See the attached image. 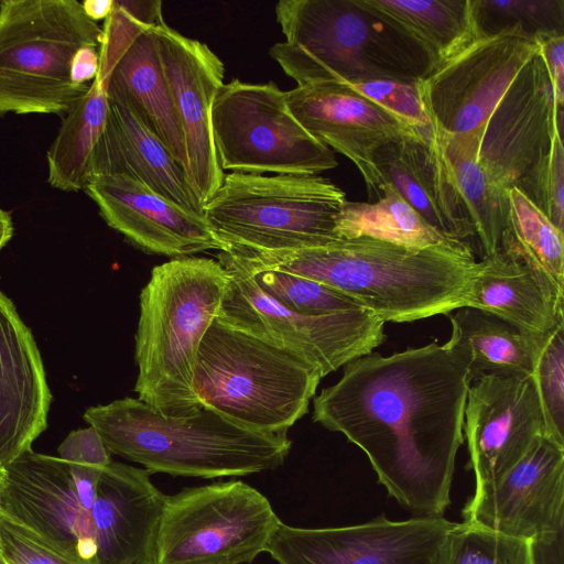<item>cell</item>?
Wrapping results in <instances>:
<instances>
[{"label":"cell","mask_w":564,"mask_h":564,"mask_svg":"<svg viewBox=\"0 0 564 564\" xmlns=\"http://www.w3.org/2000/svg\"><path fill=\"white\" fill-rule=\"evenodd\" d=\"M4 475H6L4 467L0 465V489H1L3 480H4Z\"/></svg>","instance_id":"45"},{"label":"cell","mask_w":564,"mask_h":564,"mask_svg":"<svg viewBox=\"0 0 564 564\" xmlns=\"http://www.w3.org/2000/svg\"><path fill=\"white\" fill-rule=\"evenodd\" d=\"M13 235V223L11 215L0 208V251L11 240Z\"/></svg>","instance_id":"44"},{"label":"cell","mask_w":564,"mask_h":564,"mask_svg":"<svg viewBox=\"0 0 564 564\" xmlns=\"http://www.w3.org/2000/svg\"><path fill=\"white\" fill-rule=\"evenodd\" d=\"M346 200L319 175L229 173L203 215L223 252H289L338 238L336 220Z\"/></svg>","instance_id":"8"},{"label":"cell","mask_w":564,"mask_h":564,"mask_svg":"<svg viewBox=\"0 0 564 564\" xmlns=\"http://www.w3.org/2000/svg\"><path fill=\"white\" fill-rule=\"evenodd\" d=\"M280 519L270 501L240 480L166 496L152 564H251Z\"/></svg>","instance_id":"9"},{"label":"cell","mask_w":564,"mask_h":564,"mask_svg":"<svg viewBox=\"0 0 564 564\" xmlns=\"http://www.w3.org/2000/svg\"><path fill=\"white\" fill-rule=\"evenodd\" d=\"M150 475L112 460L104 469L91 508L98 564H152L166 495Z\"/></svg>","instance_id":"22"},{"label":"cell","mask_w":564,"mask_h":564,"mask_svg":"<svg viewBox=\"0 0 564 564\" xmlns=\"http://www.w3.org/2000/svg\"><path fill=\"white\" fill-rule=\"evenodd\" d=\"M4 471L2 511L64 553L98 564L91 510L67 462L31 449Z\"/></svg>","instance_id":"19"},{"label":"cell","mask_w":564,"mask_h":564,"mask_svg":"<svg viewBox=\"0 0 564 564\" xmlns=\"http://www.w3.org/2000/svg\"><path fill=\"white\" fill-rule=\"evenodd\" d=\"M550 76L554 102L557 110H563L564 102V33L551 32L534 36Z\"/></svg>","instance_id":"41"},{"label":"cell","mask_w":564,"mask_h":564,"mask_svg":"<svg viewBox=\"0 0 564 564\" xmlns=\"http://www.w3.org/2000/svg\"><path fill=\"white\" fill-rule=\"evenodd\" d=\"M235 259L248 269L264 293L293 312L328 315L364 308L351 299L319 282L278 269H253Z\"/></svg>","instance_id":"34"},{"label":"cell","mask_w":564,"mask_h":564,"mask_svg":"<svg viewBox=\"0 0 564 564\" xmlns=\"http://www.w3.org/2000/svg\"><path fill=\"white\" fill-rule=\"evenodd\" d=\"M99 70V52L97 47L87 46L82 48L75 56L72 74L78 85H87L94 80Z\"/></svg>","instance_id":"42"},{"label":"cell","mask_w":564,"mask_h":564,"mask_svg":"<svg viewBox=\"0 0 564 564\" xmlns=\"http://www.w3.org/2000/svg\"><path fill=\"white\" fill-rule=\"evenodd\" d=\"M0 564H7L6 561L2 558V556L0 555Z\"/></svg>","instance_id":"46"},{"label":"cell","mask_w":564,"mask_h":564,"mask_svg":"<svg viewBox=\"0 0 564 564\" xmlns=\"http://www.w3.org/2000/svg\"><path fill=\"white\" fill-rule=\"evenodd\" d=\"M107 79L99 67L87 93L63 117L46 153L47 182L54 188L78 192L93 178V154L108 115Z\"/></svg>","instance_id":"28"},{"label":"cell","mask_w":564,"mask_h":564,"mask_svg":"<svg viewBox=\"0 0 564 564\" xmlns=\"http://www.w3.org/2000/svg\"><path fill=\"white\" fill-rule=\"evenodd\" d=\"M212 130L223 171L318 175L338 165L334 152L292 115L286 91L272 82L224 84L213 105Z\"/></svg>","instance_id":"10"},{"label":"cell","mask_w":564,"mask_h":564,"mask_svg":"<svg viewBox=\"0 0 564 564\" xmlns=\"http://www.w3.org/2000/svg\"><path fill=\"white\" fill-rule=\"evenodd\" d=\"M531 376L545 434L564 446V322L541 335Z\"/></svg>","instance_id":"36"},{"label":"cell","mask_w":564,"mask_h":564,"mask_svg":"<svg viewBox=\"0 0 564 564\" xmlns=\"http://www.w3.org/2000/svg\"><path fill=\"white\" fill-rule=\"evenodd\" d=\"M286 102L313 138L356 165L370 203L380 199L388 185L375 162L377 151L403 139L426 138L345 83L296 86L286 91Z\"/></svg>","instance_id":"14"},{"label":"cell","mask_w":564,"mask_h":564,"mask_svg":"<svg viewBox=\"0 0 564 564\" xmlns=\"http://www.w3.org/2000/svg\"><path fill=\"white\" fill-rule=\"evenodd\" d=\"M514 186L563 231L564 147L561 130H555L549 152Z\"/></svg>","instance_id":"37"},{"label":"cell","mask_w":564,"mask_h":564,"mask_svg":"<svg viewBox=\"0 0 564 564\" xmlns=\"http://www.w3.org/2000/svg\"><path fill=\"white\" fill-rule=\"evenodd\" d=\"M217 258L228 280L215 319L294 352L317 368L322 378L386 340L384 322L369 310L328 315L293 312L264 293L235 258L223 251Z\"/></svg>","instance_id":"11"},{"label":"cell","mask_w":564,"mask_h":564,"mask_svg":"<svg viewBox=\"0 0 564 564\" xmlns=\"http://www.w3.org/2000/svg\"><path fill=\"white\" fill-rule=\"evenodd\" d=\"M462 516L535 545L563 540L564 446L538 437L507 474L470 497Z\"/></svg>","instance_id":"15"},{"label":"cell","mask_w":564,"mask_h":564,"mask_svg":"<svg viewBox=\"0 0 564 564\" xmlns=\"http://www.w3.org/2000/svg\"><path fill=\"white\" fill-rule=\"evenodd\" d=\"M52 393L31 329L0 291V465L32 449L46 430Z\"/></svg>","instance_id":"21"},{"label":"cell","mask_w":564,"mask_h":564,"mask_svg":"<svg viewBox=\"0 0 564 564\" xmlns=\"http://www.w3.org/2000/svg\"><path fill=\"white\" fill-rule=\"evenodd\" d=\"M275 18L285 41L269 55L297 86L419 82L437 65L419 41L362 0H281Z\"/></svg>","instance_id":"3"},{"label":"cell","mask_w":564,"mask_h":564,"mask_svg":"<svg viewBox=\"0 0 564 564\" xmlns=\"http://www.w3.org/2000/svg\"><path fill=\"white\" fill-rule=\"evenodd\" d=\"M227 280L218 260L174 258L154 267L141 291L134 391L164 416L188 417L202 409L193 390L194 368Z\"/></svg>","instance_id":"5"},{"label":"cell","mask_w":564,"mask_h":564,"mask_svg":"<svg viewBox=\"0 0 564 564\" xmlns=\"http://www.w3.org/2000/svg\"><path fill=\"white\" fill-rule=\"evenodd\" d=\"M538 53L534 37L519 24L477 36L417 82L432 121L448 133L476 132Z\"/></svg>","instance_id":"13"},{"label":"cell","mask_w":564,"mask_h":564,"mask_svg":"<svg viewBox=\"0 0 564 564\" xmlns=\"http://www.w3.org/2000/svg\"><path fill=\"white\" fill-rule=\"evenodd\" d=\"M375 162L384 181L431 226L448 238L463 241L445 203L426 138H408L386 144L377 151Z\"/></svg>","instance_id":"29"},{"label":"cell","mask_w":564,"mask_h":564,"mask_svg":"<svg viewBox=\"0 0 564 564\" xmlns=\"http://www.w3.org/2000/svg\"><path fill=\"white\" fill-rule=\"evenodd\" d=\"M85 13L95 22L106 20L112 11L113 0H86L82 2Z\"/></svg>","instance_id":"43"},{"label":"cell","mask_w":564,"mask_h":564,"mask_svg":"<svg viewBox=\"0 0 564 564\" xmlns=\"http://www.w3.org/2000/svg\"><path fill=\"white\" fill-rule=\"evenodd\" d=\"M230 256L253 269H278L319 282L384 323L447 315L465 306L479 267L467 245L413 249L368 237Z\"/></svg>","instance_id":"2"},{"label":"cell","mask_w":564,"mask_h":564,"mask_svg":"<svg viewBox=\"0 0 564 564\" xmlns=\"http://www.w3.org/2000/svg\"><path fill=\"white\" fill-rule=\"evenodd\" d=\"M563 130L545 64L538 53L518 74L477 134V161L505 193L549 152Z\"/></svg>","instance_id":"16"},{"label":"cell","mask_w":564,"mask_h":564,"mask_svg":"<svg viewBox=\"0 0 564 564\" xmlns=\"http://www.w3.org/2000/svg\"><path fill=\"white\" fill-rule=\"evenodd\" d=\"M447 315L452 333L444 346L464 365L470 383L486 375H532L542 334L469 306Z\"/></svg>","instance_id":"27"},{"label":"cell","mask_w":564,"mask_h":564,"mask_svg":"<svg viewBox=\"0 0 564 564\" xmlns=\"http://www.w3.org/2000/svg\"><path fill=\"white\" fill-rule=\"evenodd\" d=\"M106 70L108 99L126 102L186 174L184 135L162 69L153 28L137 34Z\"/></svg>","instance_id":"26"},{"label":"cell","mask_w":564,"mask_h":564,"mask_svg":"<svg viewBox=\"0 0 564 564\" xmlns=\"http://www.w3.org/2000/svg\"><path fill=\"white\" fill-rule=\"evenodd\" d=\"M350 86L410 127L429 133L432 120L424 107L417 82L379 79Z\"/></svg>","instance_id":"39"},{"label":"cell","mask_w":564,"mask_h":564,"mask_svg":"<svg viewBox=\"0 0 564 564\" xmlns=\"http://www.w3.org/2000/svg\"><path fill=\"white\" fill-rule=\"evenodd\" d=\"M426 142L463 241L476 240L481 258L496 253L501 245L505 193L494 188L477 161V134L448 133L432 121Z\"/></svg>","instance_id":"23"},{"label":"cell","mask_w":564,"mask_h":564,"mask_svg":"<svg viewBox=\"0 0 564 564\" xmlns=\"http://www.w3.org/2000/svg\"><path fill=\"white\" fill-rule=\"evenodd\" d=\"M469 386L464 365L444 345L372 351L347 362L341 378L314 397L313 421L358 446L402 508L443 516Z\"/></svg>","instance_id":"1"},{"label":"cell","mask_w":564,"mask_h":564,"mask_svg":"<svg viewBox=\"0 0 564 564\" xmlns=\"http://www.w3.org/2000/svg\"><path fill=\"white\" fill-rule=\"evenodd\" d=\"M0 546L7 564H91L54 547L1 509Z\"/></svg>","instance_id":"38"},{"label":"cell","mask_w":564,"mask_h":564,"mask_svg":"<svg viewBox=\"0 0 564 564\" xmlns=\"http://www.w3.org/2000/svg\"><path fill=\"white\" fill-rule=\"evenodd\" d=\"M321 372L294 352L215 319L198 348L200 404L246 429L288 433L308 409Z\"/></svg>","instance_id":"6"},{"label":"cell","mask_w":564,"mask_h":564,"mask_svg":"<svg viewBox=\"0 0 564 564\" xmlns=\"http://www.w3.org/2000/svg\"><path fill=\"white\" fill-rule=\"evenodd\" d=\"M464 437L473 470V495L497 481L545 434L532 376L486 375L470 383Z\"/></svg>","instance_id":"17"},{"label":"cell","mask_w":564,"mask_h":564,"mask_svg":"<svg viewBox=\"0 0 564 564\" xmlns=\"http://www.w3.org/2000/svg\"><path fill=\"white\" fill-rule=\"evenodd\" d=\"M456 522L443 516L345 527L299 528L279 521L267 550L279 564H442Z\"/></svg>","instance_id":"12"},{"label":"cell","mask_w":564,"mask_h":564,"mask_svg":"<svg viewBox=\"0 0 564 564\" xmlns=\"http://www.w3.org/2000/svg\"><path fill=\"white\" fill-rule=\"evenodd\" d=\"M93 177L123 175L176 205L203 215L183 167L123 101L108 99V115L91 162Z\"/></svg>","instance_id":"24"},{"label":"cell","mask_w":564,"mask_h":564,"mask_svg":"<svg viewBox=\"0 0 564 564\" xmlns=\"http://www.w3.org/2000/svg\"><path fill=\"white\" fill-rule=\"evenodd\" d=\"M84 191L109 227L148 253L174 259L223 251L204 215L176 205L138 181L97 175Z\"/></svg>","instance_id":"20"},{"label":"cell","mask_w":564,"mask_h":564,"mask_svg":"<svg viewBox=\"0 0 564 564\" xmlns=\"http://www.w3.org/2000/svg\"><path fill=\"white\" fill-rule=\"evenodd\" d=\"M500 250L564 289V236L518 187L505 192Z\"/></svg>","instance_id":"32"},{"label":"cell","mask_w":564,"mask_h":564,"mask_svg":"<svg viewBox=\"0 0 564 564\" xmlns=\"http://www.w3.org/2000/svg\"><path fill=\"white\" fill-rule=\"evenodd\" d=\"M442 564H535L533 542L475 522H456Z\"/></svg>","instance_id":"33"},{"label":"cell","mask_w":564,"mask_h":564,"mask_svg":"<svg viewBox=\"0 0 564 564\" xmlns=\"http://www.w3.org/2000/svg\"><path fill=\"white\" fill-rule=\"evenodd\" d=\"M84 420L109 453L151 474L247 476L280 467L292 445L288 433L252 431L205 406L188 417H169L133 398L90 406Z\"/></svg>","instance_id":"4"},{"label":"cell","mask_w":564,"mask_h":564,"mask_svg":"<svg viewBox=\"0 0 564 564\" xmlns=\"http://www.w3.org/2000/svg\"><path fill=\"white\" fill-rule=\"evenodd\" d=\"M477 36L519 24L528 34L564 33L563 0H471Z\"/></svg>","instance_id":"35"},{"label":"cell","mask_w":564,"mask_h":564,"mask_svg":"<svg viewBox=\"0 0 564 564\" xmlns=\"http://www.w3.org/2000/svg\"><path fill=\"white\" fill-rule=\"evenodd\" d=\"M336 234L340 238L368 237L413 249L466 245L436 230L389 183L377 202L346 200L336 220Z\"/></svg>","instance_id":"31"},{"label":"cell","mask_w":564,"mask_h":564,"mask_svg":"<svg viewBox=\"0 0 564 564\" xmlns=\"http://www.w3.org/2000/svg\"><path fill=\"white\" fill-rule=\"evenodd\" d=\"M0 552H1V546H0Z\"/></svg>","instance_id":"47"},{"label":"cell","mask_w":564,"mask_h":564,"mask_svg":"<svg viewBox=\"0 0 564 564\" xmlns=\"http://www.w3.org/2000/svg\"><path fill=\"white\" fill-rule=\"evenodd\" d=\"M465 306L544 334L564 322V289L502 250L479 261Z\"/></svg>","instance_id":"25"},{"label":"cell","mask_w":564,"mask_h":564,"mask_svg":"<svg viewBox=\"0 0 564 564\" xmlns=\"http://www.w3.org/2000/svg\"><path fill=\"white\" fill-rule=\"evenodd\" d=\"M153 33L184 135L186 176L204 206L225 176L212 130V109L225 84V66L206 44L181 34L164 20L153 28Z\"/></svg>","instance_id":"18"},{"label":"cell","mask_w":564,"mask_h":564,"mask_svg":"<svg viewBox=\"0 0 564 564\" xmlns=\"http://www.w3.org/2000/svg\"><path fill=\"white\" fill-rule=\"evenodd\" d=\"M362 2L419 41L432 54L437 65L459 53L477 37L471 0Z\"/></svg>","instance_id":"30"},{"label":"cell","mask_w":564,"mask_h":564,"mask_svg":"<svg viewBox=\"0 0 564 564\" xmlns=\"http://www.w3.org/2000/svg\"><path fill=\"white\" fill-rule=\"evenodd\" d=\"M101 41L102 28L77 0H1L0 117H64L89 88L74 82V58Z\"/></svg>","instance_id":"7"},{"label":"cell","mask_w":564,"mask_h":564,"mask_svg":"<svg viewBox=\"0 0 564 564\" xmlns=\"http://www.w3.org/2000/svg\"><path fill=\"white\" fill-rule=\"evenodd\" d=\"M58 457L72 467L102 473L111 463L110 453L90 425L70 432L57 448Z\"/></svg>","instance_id":"40"}]
</instances>
